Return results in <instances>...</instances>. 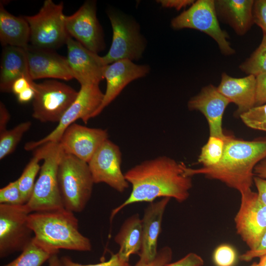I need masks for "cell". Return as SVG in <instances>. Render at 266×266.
Wrapping results in <instances>:
<instances>
[{
	"label": "cell",
	"mask_w": 266,
	"mask_h": 266,
	"mask_svg": "<svg viewBox=\"0 0 266 266\" xmlns=\"http://www.w3.org/2000/svg\"><path fill=\"white\" fill-rule=\"evenodd\" d=\"M124 174L132 185V191L128 199L112 210L111 221L124 207L132 203H151L165 197L183 202L189 197L193 186L192 177L184 174L181 163L166 156L145 160Z\"/></svg>",
	"instance_id": "1"
},
{
	"label": "cell",
	"mask_w": 266,
	"mask_h": 266,
	"mask_svg": "<svg viewBox=\"0 0 266 266\" xmlns=\"http://www.w3.org/2000/svg\"><path fill=\"white\" fill-rule=\"evenodd\" d=\"M266 158V139L245 140L226 135L223 156L216 165L192 168L181 163L184 174L189 177L203 175L217 180L240 193L251 189L254 168Z\"/></svg>",
	"instance_id": "2"
},
{
	"label": "cell",
	"mask_w": 266,
	"mask_h": 266,
	"mask_svg": "<svg viewBox=\"0 0 266 266\" xmlns=\"http://www.w3.org/2000/svg\"><path fill=\"white\" fill-rule=\"evenodd\" d=\"M28 223L35 240L54 254L60 249L82 252L92 249L90 240L79 231L74 213L65 208L31 213Z\"/></svg>",
	"instance_id": "3"
},
{
	"label": "cell",
	"mask_w": 266,
	"mask_h": 266,
	"mask_svg": "<svg viewBox=\"0 0 266 266\" xmlns=\"http://www.w3.org/2000/svg\"><path fill=\"white\" fill-rule=\"evenodd\" d=\"M37 149L43 163L32 196L25 204L31 213L64 208L58 181V166L64 152L59 142H48Z\"/></svg>",
	"instance_id": "4"
},
{
	"label": "cell",
	"mask_w": 266,
	"mask_h": 266,
	"mask_svg": "<svg viewBox=\"0 0 266 266\" xmlns=\"http://www.w3.org/2000/svg\"><path fill=\"white\" fill-rule=\"evenodd\" d=\"M58 181L64 207L73 213L82 212L95 184L88 163L64 153L58 166Z\"/></svg>",
	"instance_id": "5"
},
{
	"label": "cell",
	"mask_w": 266,
	"mask_h": 266,
	"mask_svg": "<svg viewBox=\"0 0 266 266\" xmlns=\"http://www.w3.org/2000/svg\"><path fill=\"white\" fill-rule=\"evenodd\" d=\"M63 2L55 3L46 0L39 12L24 18L30 29V42L33 46L53 50L66 43L69 35L65 25Z\"/></svg>",
	"instance_id": "6"
},
{
	"label": "cell",
	"mask_w": 266,
	"mask_h": 266,
	"mask_svg": "<svg viewBox=\"0 0 266 266\" xmlns=\"http://www.w3.org/2000/svg\"><path fill=\"white\" fill-rule=\"evenodd\" d=\"M170 25L174 30L189 28L201 31L212 38L222 54L229 56L235 51L231 46L228 33L219 25L214 0H198L186 10L173 18Z\"/></svg>",
	"instance_id": "7"
},
{
	"label": "cell",
	"mask_w": 266,
	"mask_h": 266,
	"mask_svg": "<svg viewBox=\"0 0 266 266\" xmlns=\"http://www.w3.org/2000/svg\"><path fill=\"white\" fill-rule=\"evenodd\" d=\"M33 117L42 122L59 123L76 99L78 92L56 80L34 84Z\"/></svg>",
	"instance_id": "8"
},
{
	"label": "cell",
	"mask_w": 266,
	"mask_h": 266,
	"mask_svg": "<svg viewBox=\"0 0 266 266\" xmlns=\"http://www.w3.org/2000/svg\"><path fill=\"white\" fill-rule=\"evenodd\" d=\"M107 14L113 36L109 51L101 57L103 64L107 66L122 60L133 61L140 59L146 44L136 22L114 11H109Z\"/></svg>",
	"instance_id": "9"
},
{
	"label": "cell",
	"mask_w": 266,
	"mask_h": 266,
	"mask_svg": "<svg viewBox=\"0 0 266 266\" xmlns=\"http://www.w3.org/2000/svg\"><path fill=\"white\" fill-rule=\"evenodd\" d=\"M77 96L65 112L57 126L46 136L37 141L25 144L27 151L34 150L48 142H58L65 130L74 121L81 119L86 124L101 105L103 97L99 84H90L80 85Z\"/></svg>",
	"instance_id": "10"
},
{
	"label": "cell",
	"mask_w": 266,
	"mask_h": 266,
	"mask_svg": "<svg viewBox=\"0 0 266 266\" xmlns=\"http://www.w3.org/2000/svg\"><path fill=\"white\" fill-rule=\"evenodd\" d=\"M30 213L25 204H0L1 258L22 251L32 240L33 232L28 223Z\"/></svg>",
	"instance_id": "11"
},
{
	"label": "cell",
	"mask_w": 266,
	"mask_h": 266,
	"mask_svg": "<svg viewBox=\"0 0 266 266\" xmlns=\"http://www.w3.org/2000/svg\"><path fill=\"white\" fill-rule=\"evenodd\" d=\"M240 195V207L234 219L235 229L249 250H254L266 231V205L251 189Z\"/></svg>",
	"instance_id": "12"
},
{
	"label": "cell",
	"mask_w": 266,
	"mask_h": 266,
	"mask_svg": "<svg viewBox=\"0 0 266 266\" xmlns=\"http://www.w3.org/2000/svg\"><path fill=\"white\" fill-rule=\"evenodd\" d=\"M119 147L109 139L98 148L88 163L94 183H104L119 193L129 186L121 169Z\"/></svg>",
	"instance_id": "13"
},
{
	"label": "cell",
	"mask_w": 266,
	"mask_h": 266,
	"mask_svg": "<svg viewBox=\"0 0 266 266\" xmlns=\"http://www.w3.org/2000/svg\"><path fill=\"white\" fill-rule=\"evenodd\" d=\"M65 21L69 36L87 49L97 54L104 49L105 44L97 17L96 2L85 1L73 14L65 16Z\"/></svg>",
	"instance_id": "14"
},
{
	"label": "cell",
	"mask_w": 266,
	"mask_h": 266,
	"mask_svg": "<svg viewBox=\"0 0 266 266\" xmlns=\"http://www.w3.org/2000/svg\"><path fill=\"white\" fill-rule=\"evenodd\" d=\"M107 139L106 130L89 128L73 123L65 130L58 142L65 153L88 163Z\"/></svg>",
	"instance_id": "15"
},
{
	"label": "cell",
	"mask_w": 266,
	"mask_h": 266,
	"mask_svg": "<svg viewBox=\"0 0 266 266\" xmlns=\"http://www.w3.org/2000/svg\"><path fill=\"white\" fill-rule=\"evenodd\" d=\"M66 59L74 78L80 85L97 84L104 79L103 73L106 66L101 57L87 49L71 36L67 38Z\"/></svg>",
	"instance_id": "16"
},
{
	"label": "cell",
	"mask_w": 266,
	"mask_h": 266,
	"mask_svg": "<svg viewBox=\"0 0 266 266\" xmlns=\"http://www.w3.org/2000/svg\"><path fill=\"white\" fill-rule=\"evenodd\" d=\"M149 71L148 66L137 65L129 60H122L107 65L103 73L106 81V91L101 105L92 118L100 114L128 84L145 76Z\"/></svg>",
	"instance_id": "17"
},
{
	"label": "cell",
	"mask_w": 266,
	"mask_h": 266,
	"mask_svg": "<svg viewBox=\"0 0 266 266\" xmlns=\"http://www.w3.org/2000/svg\"><path fill=\"white\" fill-rule=\"evenodd\" d=\"M231 103L221 94L217 87L209 84L203 87L200 92L188 102L190 110H198L205 117L209 130V136L225 139L226 135L222 128V118L225 110Z\"/></svg>",
	"instance_id": "18"
},
{
	"label": "cell",
	"mask_w": 266,
	"mask_h": 266,
	"mask_svg": "<svg viewBox=\"0 0 266 266\" xmlns=\"http://www.w3.org/2000/svg\"><path fill=\"white\" fill-rule=\"evenodd\" d=\"M26 50L29 73L33 80L46 78L64 80L74 78L66 58L53 50L33 45H28Z\"/></svg>",
	"instance_id": "19"
},
{
	"label": "cell",
	"mask_w": 266,
	"mask_h": 266,
	"mask_svg": "<svg viewBox=\"0 0 266 266\" xmlns=\"http://www.w3.org/2000/svg\"><path fill=\"white\" fill-rule=\"evenodd\" d=\"M171 198L165 197L153 201L146 207L142 220V243L138 261L147 263L153 260L157 253V241L161 232L166 208Z\"/></svg>",
	"instance_id": "20"
},
{
	"label": "cell",
	"mask_w": 266,
	"mask_h": 266,
	"mask_svg": "<svg viewBox=\"0 0 266 266\" xmlns=\"http://www.w3.org/2000/svg\"><path fill=\"white\" fill-rule=\"evenodd\" d=\"M256 76L253 75L241 78L232 77L226 72L221 75L218 91L237 106L239 116L255 106Z\"/></svg>",
	"instance_id": "21"
},
{
	"label": "cell",
	"mask_w": 266,
	"mask_h": 266,
	"mask_svg": "<svg viewBox=\"0 0 266 266\" xmlns=\"http://www.w3.org/2000/svg\"><path fill=\"white\" fill-rule=\"evenodd\" d=\"M254 0H214L218 20L228 24L239 35H244L254 22Z\"/></svg>",
	"instance_id": "22"
},
{
	"label": "cell",
	"mask_w": 266,
	"mask_h": 266,
	"mask_svg": "<svg viewBox=\"0 0 266 266\" xmlns=\"http://www.w3.org/2000/svg\"><path fill=\"white\" fill-rule=\"evenodd\" d=\"M31 78L26 48L6 46L2 50L0 62V90L11 92L13 82L18 78Z\"/></svg>",
	"instance_id": "23"
},
{
	"label": "cell",
	"mask_w": 266,
	"mask_h": 266,
	"mask_svg": "<svg viewBox=\"0 0 266 266\" xmlns=\"http://www.w3.org/2000/svg\"><path fill=\"white\" fill-rule=\"evenodd\" d=\"M30 41V29L24 17L9 13L0 2V41L4 47L11 46L26 48Z\"/></svg>",
	"instance_id": "24"
},
{
	"label": "cell",
	"mask_w": 266,
	"mask_h": 266,
	"mask_svg": "<svg viewBox=\"0 0 266 266\" xmlns=\"http://www.w3.org/2000/svg\"><path fill=\"white\" fill-rule=\"evenodd\" d=\"M114 241L119 245L117 252L124 260L129 262L131 255L139 254L142 243V220L135 213L125 220Z\"/></svg>",
	"instance_id": "25"
},
{
	"label": "cell",
	"mask_w": 266,
	"mask_h": 266,
	"mask_svg": "<svg viewBox=\"0 0 266 266\" xmlns=\"http://www.w3.org/2000/svg\"><path fill=\"white\" fill-rule=\"evenodd\" d=\"M53 255L40 245L33 236L17 258L2 266H41Z\"/></svg>",
	"instance_id": "26"
},
{
	"label": "cell",
	"mask_w": 266,
	"mask_h": 266,
	"mask_svg": "<svg viewBox=\"0 0 266 266\" xmlns=\"http://www.w3.org/2000/svg\"><path fill=\"white\" fill-rule=\"evenodd\" d=\"M33 156L17 179L19 188L25 204L31 198L33 190L36 176L40 171L39 161L42 160L38 149L34 150Z\"/></svg>",
	"instance_id": "27"
},
{
	"label": "cell",
	"mask_w": 266,
	"mask_h": 266,
	"mask_svg": "<svg viewBox=\"0 0 266 266\" xmlns=\"http://www.w3.org/2000/svg\"><path fill=\"white\" fill-rule=\"evenodd\" d=\"M32 123H21L12 129L0 133V160H1L15 149L23 135L31 128Z\"/></svg>",
	"instance_id": "28"
},
{
	"label": "cell",
	"mask_w": 266,
	"mask_h": 266,
	"mask_svg": "<svg viewBox=\"0 0 266 266\" xmlns=\"http://www.w3.org/2000/svg\"><path fill=\"white\" fill-rule=\"evenodd\" d=\"M225 147V139L209 136L207 142L201 148L198 162L203 167H210L216 165L223 156Z\"/></svg>",
	"instance_id": "29"
},
{
	"label": "cell",
	"mask_w": 266,
	"mask_h": 266,
	"mask_svg": "<svg viewBox=\"0 0 266 266\" xmlns=\"http://www.w3.org/2000/svg\"><path fill=\"white\" fill-rule=\"evenodd\" d=\"M239 68L248 75L255 76L266 72V34L263 33L259 46Z\"/></svg>",
	"instance_id": "30"
},
{
	"label": "cell",
	"mask_w": 266,
	"mask_h": 266,
	"mask_svg": "<svg viewBox=\"0 0 266 266\" xmlns=\"http://www.w3.org/2000/svg\"><path fill=\"white\" fill-rule=\"evenodd\" d=\"M239 117L247 127L266 132V103L255 106Z\"/></svg>",
	"instance_id": "31"
},
{
	"label": "cell",
	"mask_w": 266,
	"mask_h": 266,
	"mask_svg": "<svg viewBox=\"0 0 266 266\" xmlns=\"http://www.w3.org/2000/svg\"><path fill=\"white\" fill-rule=\"evenodd\" d=\"M236 260V252L229 244L219 245L213 254V260L216 266H233Z\"/></svg>",
	"instance_id": "32"
},
{
	"label": "cell",
	"mask_w": 266,
	"mask_h": 266,
	"mask_svg": "<svg viewBox=\"0 0 266 266\" xmlns=\"http://www.w3.org/2000/svg\"><path fill=\"white\" fill-rule=\"evenodd\" d=\"M0 204H25L19 188L17 179L0 189Z\"/></svg>",
	"instance_id": "33"
},
{
	"label": "cell",
	"mask_w": 266,
	"mask_h": 266,
	"mask_svg": "<svg viewBox=\"0 0 266 266\" xmlns=\"http://www.w3.org/2000/svg\"><path fill=\"white\" fill-rule=\"evenodd\" d=\"M61 259L64 266H131L129 262L122 259L118 253L112 254L108 260L95 264H81L75 262L70 258L66 256L63 257Z\"/></svg>",
	"instance_id": "34"
},
{
	"label": "cell",
	"mask_w": 266,
	"mask_h": 266,
	"mask_svg": "<svg viewBox=\"0 0 266 266\" xmlns=\"http://www.w3.org/2000/svg\"><path fill=\"white\" fill-rule=\"evenodd\" d=\"M172 251L169 246H165L159 251L155 258L147 263L138 261L133 266H164L171 262L172 258Z\"/></svg>",
	"instance_id": "35"
},
{
	"label": "cell",
	"mask_w": 266,
	"mask_h": 266,
	"mask_svg": "<svg viewBox=\"0 0 266 266\" xmlns=\"http://www.w3.org/2000/svg\"><path fill=\"white\" fill-rule=\"evenodd\" d=\"M253 15L254 24L261 28L266 34V0H254Z\"/></svg>",
	"instance_id": "36"
},
{
	"label": "cell",
	"mask_w": 266,
	"mask_h": 266,
	"mask_svg": "<svg viewBox=\"0 0 266 266\" xmlns=\"http://www.w3.org/2000/svg\"><path fill=\"white\" fill-rule=\"evenodd\" d=\"M266 254V231L262 235L258 246L254 250H248L240 255L239 259L243 262H250L255 258H260Z\"/></svg>",
	"instance_id": "37"
},
{
	"label": "cell",
	"mask_w": 266,
	"mask_h": 266,
	"mask_svg": "<svg viewBox=\"0 0 266 266\" xmlns=\"http://www.w3.org/2000/svg\"><path fill=\"white\" fill-rule=\"evenodd\" d=\"M204 261L201 256L190 252L178 261L169 263L164 266H202Z\"/></svg>",
	"instance_id": "38"
},
{
	"label": "cell",
	"mask_w": 266,
	"mask_h": 266,
	"mask_svg": "<svg viewBox=\"0 0 266 266\" xmlns=\"http://www.w3.org/2000/svg\"><path fill=\"white\" fill-rule=\"evenodd\" d=\"M255 106L266 103V72L256 76Z\"/></svg>",
	"instance_id": "39"
},
{
	"label": "cell",
	"mask_w": 266,
	"mask_h": 266,
	"mask_svg": "<svg viewBox=\"0 0 266 266\" xmlns=\"http://www.w3.org/2000/svg\"><path fill=\"white\" fill-rule=\"evenodd\" d=\"M34 83L33 80L26 76L19 77L13 82L11 87V92L17 96L33 86Z\"/></svg>",
	"instance_id": "40"
},
{
	"label": "cell",
	"mask_w": 266,
	"mask_h": 266,
	"mask_svg": "<svg viewBox=\"0 0 266 266\" xmlns=\"http://www.w3.org/2000/svg\"><path fill=\"white\" fill-rule=\"evenodd\" d=\"M194 0H159L158 3L161 4L162 7L166 8H174L179 10L188 5H192L194 2Z\"/></svg>",
	"instance_id": "41"
},
{
	"label": "cell",
	"mask_w": 266,
	"mask_h": 266,
	"mask_svg": "<svg viewBox=\"0 0 266 266\" xmlns=\"http://www.w3.org/2000/svg\"><path fill=\"white\" fill-rule=\"evenodd\" d=\"M253 182L258 191L259 200L266 205V179L255 176Z\"/></svg>",
	"instance_id": "42"
},
{
	"label": "cell",
	"mask_w": 266,
	"mask_h": 266,
	"mask_svg": "<svg viewBox=\"0 0 266 266\" xmlns=\"http://www.w3.org/2000/svg\"><path fill=\"white\" fill-rule=\"evenodd\" d=\"M10 114L5 105L0 101V133L6 131L10 120Z\"/></svg>",
	"instance_id": "43"
},
{
	"label": "cell",
	"mask_w": 266,
	"mask_h": 266,
	"mask_svg": "<svg viewBox=\"0 0 266 266\" xmlns=\"http://www.w3.org/2000/svg\"><path fill=\"white\" fill-rule=\"evenodd\" d=\"M34 84L16 96L19 102L25 103L33 100L35 95Z\"/></svg>",
	"instance_id": "44"
},
{
	"label": "cell",
	"mask_w": 266,
	"mask_h": 266,
	"mask_svg": "<svg viewBox=\"0 0 266 266\" xmlns=\"http://www.w3.org/2000/svg\"><path fill=\"white\" fill-rule=\"evenodd\" d=\"M255 176L266 179V158L259 162L254 170Z\"/></svg>",
	"instance_id": "45"
},
{
	"label": "cell",
	"mask_w": 266,
	"mask_h": 266,
	"mask_svg": "<svg viewBox=\"0 0 266 266\" xmlns=\"http://www.w3.org/2000/svg\"><path fill=\"white\" fill-rule=\"evenodd\" d=\"M48 266H64V265L57 254H54L49 259Z\"/></svg>",
	"instance_id": "46"
},
{
	"label": "cell",
	"mask_w": 266,
	"mask_h": 266,
	"mask_svg": "<svg viewBox=\"0 0 266 266\" xmlns=\"http://www.w3.org/2000/svg\"><path fill=\"white\" fill-rule=\"evenodd\" d=\"M258 266H266V254L262 256L260 258Z\"/></svg>",
	"instance_id": "47"
},
{
	"label": "cell",
	"mask_w": 266,
	"mask_h": 266,
	"mask_svg": "<svg viewBox=\"0 0 266 266\" xmlns=\"http://www.w3.org/2000/svg\"><path fill=\"white\" fill-rule=\"evenodd\" d=\"M250 266H258V264L257 263L254 262Z\"/></svg>",
	"instance_id": "48"
}]
</instances>
